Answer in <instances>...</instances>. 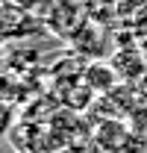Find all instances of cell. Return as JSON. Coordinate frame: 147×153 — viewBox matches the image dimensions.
Instances as JSON below:
<instances>
[{"mask_svg": "<svg viewBox=\"0 0 147 153\" xmlns=\"http://www.w3.org/2000/svg\"><path fill=\"white\" fill-rule=\"evenodd\" d=\"M18 21H24V12H21L18 6H0V36H21L24 33V27H21Z\"/></svg>", "mask_w": 147, "mask_h": 153, "instance_id": "6da1fadb", "label": "cell"}]
</instances>
